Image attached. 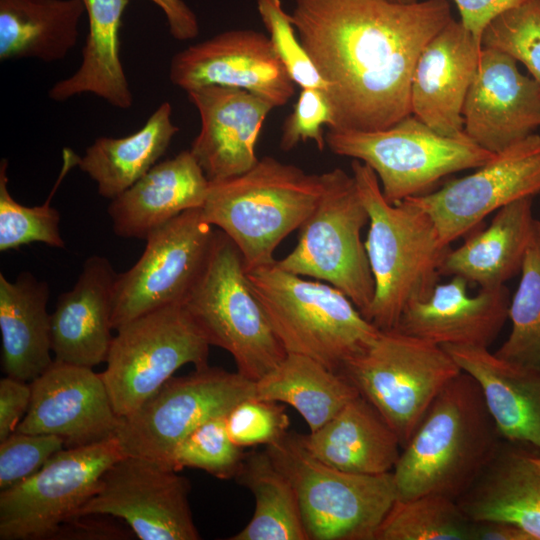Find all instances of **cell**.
Listing matches in <instances>:
<instances>
[{
    "instance_id": "46",
    "label": "cell",
    "mask_w": 540,
    "mask_h": 540,
    "mask_svg": "<svg viewBox=\"0 0 540 540\" xmlns=\"http://www.w3.org/2000/svg\"><path fill=\"white\" fill-rule=\"evenodd\" d=\"M164 13L170 34L181 41L194 39L199 34L196 14L183 0H150Z\"/></svg>"
},
{
    "instance_id": "5",
    "label": "cell",
    "mask_w": 540,
    "mask_h": 540,
    "mask_svg": "<svg viewBox=\"0 0 540 540\" xmlns=\"http://www.w3.org/2000/svg\"><path fill=\"white\" fill-rule=\"evenodd\" d=\"M246 274L286 353L307 356L340 373L381 332L328 283L304 279L276 262Z\"/></svg>"
},
{
    "instance_id": "13",
    "label": "cell",
    "mask_w": 540,
    "mask_h": 540,
    "mask_svg": "<svg viewBox=\"0 0 540 540\" xmlns=\"http://www.w3.org/2000/svg\"><path fill=\"white\" fill-rule=\"evenodd\" d=\"M255 397V381L239 372L206 365L171 377L135 412L121 417L115 437L124 456L168 464L175 447L195 428L227 415L239 402Z\"/></svg>"
},
{
    "instance_id": "26",
    "label": "cell",
    "mask_w": 540,
    "mask_h": 540,
    "mask_svg": "<svg viewBox=\"0 0 540 540\" xmlns=\"http://www.w3.org/2000/svg\"><path fill=\"white\" fill-rule=\"evenodd\" d=\"M298 438L316 459L336 469L363 475L392 472L402 446L393 429L361 395L333 418Z\"/></svg>"
},
{
    "instance_id": "33",
    "label": "cell",
    "mask_w": 540,
    "mask_h": 540,
    "mask_svg": "<svg viewBox=\"0 0 540 540\" xmlns=\"http://www.w3.org/2000/svg\"><path fill=\"white\" fill-rule=\"evenodd\" d=\"M358 395L343 374L312 358L292 353H287L274 369L255 381V398L292 406L310 432L323 426Z\"/></svg>"
},
{
    "instance_id": "7",
    "label": "cell",
    "mask_w": 540,
    "mask_h": 540,
    "mask_svg": "<svg viewBox=\"0 0 540 540\" xmlns=\"http://www.w3.org/2000/svg\"><path fill=\"white\" fill-rule=\"evenodd\" d=\"M265 450L295 490L309 540H375L397 498L392 472L363 475L331 467L313 457L298 434Z\"/></svg>"
},
{
    "instance_id": "23",
    "label": "cell",
    "mask_w": 540,
    "mask_h": 540,
    "mask_svg": "<svg viewBox=\"0 0 540 540\" xmlns=\"http://www.w3.org/2000/svg\"><path fill=\"white\" fill-rule=\"evenodd\" d=\"M117 273L103 256L87 258L75 285L57 298L51 314L54 360L83 367L106 362Z\"/></svg>"
},
{
    "instance_id": "24",
    "label": "cell",
    "mask_w": 540,
    "mask_h": 540,
    "mask_svg": "<svg viewBox=\"0 0 540 540\" xmlns=\"http://www.w3.org/2000/svg\"><path fill=\"white\" fill-rule=\"evenodd\" d=\"M442 347L478 383L501 437L540 454V369L509 362L484 347Z\"/></svg>"
},
{
    "instance_id": "8",
    "label": "cell",
    "mask_w": 540,
    "mask_h": 540,
    "mask_svg": "<svg viewBox=\"0 0 540 540\" xmlns=\"http://www.w3.org/2000/svg\"><path fill=\"white\" fill-rule=\"evenodd\" d=\"M325 142L332 153L367 164L393 204L427 194L444 177L495 156L465 133L440 135L412 114L378 131L328 129Z\"/></svg>"
},
{
    "instance_id": "36",
    "label": "cell",
    "mask_w": 540,
    "mask_h": 540,
    "mask_svg": "<svg viewBox=\"0 0 540 540\" xmlns=\"http://www.w3.org/2000/svg\"><path fill=\"white\" fill-rule=\"evenodd\" d=\"M517 290L510 299L511 331L495 354L540 369V221L535 219Z\"/></svg>"
},
{
    "instance_id": "12",
    "label": "cell",
    "mask_w": 540,
    "mask_h": 540,
    "mask_svg": "<svg viewBox=\"0 0 540 540\" xmlns=\"http://www.w3.org/2000/svg\"><path fill=\"white\" fill-rule=\"evenodd\" d=\"M123 456L116 437L57 452L34 475L0 491V539H54Z\"/></svg>"
},
{
    "instance_id": "21",
    "label": "cell",
    "mask_w": 540,
    "mask_h": 540,
    "mask_svg": "<svg viewBox=\"0 0 540 540\" xmlns=\"http://www.w3.org/2000/svg\"><path fill=\"white\" fill-rule=\"evenodd\" d=\"M481 43L453 18L426 44L410 87L411 114L443 136L464 134L462 110Z\"/></svg>"
},
{
    "instance_id": "20",
    "label": "cell",
    "mask_w": 540,
    "mask_h": 540,
    "mask_svg": "<svg viewBox=\"0 0 540 540\" xmlns=\"http://www.w3.org/2000/svg\"><path fill=\"white\" fill-rule=\"evenodd\" d=\"M187 95L201 120L190 151L207 179L225 180L250 170L259 160L257 139L274 106L246 90L223 86H203Z\"/></svg>"
},
{
    "instance_id": "9",
    "label": "cell",
    "mask_w": 540,
    "mask_h": 540,
    "mask_svg": "<svg viewBox=\"0 0 540 540\" xmlns=\"http://www.w3.org/2000/svg\"><path fill=\"white\" fill-rule=\"evenodd\" d=\"M322 179V195L299 228L295 248L276 264L336 287L369 320L375 284L361 239L369 214L352 174L334 168L322 173Z\"/></svg>"
},
{
    "instance_id": "42",
    "label": "cell",
    "mask_w": 540,
    "mask_h": 540,
    "mask_svg": "<svg viewBox=\"0 0 540 540\" xmlns=\"http://www.w3.org/2000/svg\"><path fill=\"white\" fill-rule=\"evenodd\" d=\"M64 448L56 435L13 432L0 441V491L34 475Z\"/></svg>"
},
{
    "instance_id": "16",
    "label": "cell",
    "mask_w": 540,
    "mask_h": 540,
    "mask_svg": "<svg viewBox=\"0 0 540 540\" xmlns=\"http://www.w3.org/2000/svg\"><path fill=\"white\" fill-rule=\"evenodd\" d=\"M540 193V135L533 133L439 190L406 198L433 220L450 246L485 217L519 199Z\"/></svg>"
},
{
    "instance_id": "27",
    "label": "cell",
    "mask_w": 540,
    "mask_h": 540,
    "mask_svg": "<svg viewBox=\"0 0 540 540\" xmlns=\"http://www.w3.org/2000/svg\"><path fill=\"white\" fill-rule=\"evenodd\" d=\"M49 287L28 271L14 282L0 273L2 369L10 377L32 382L54 361L51 358Z\"/></svg>"
},
{
    "instance_id": "18",
    "label": "cell",
    "mask_w": 540,
    "mask_h": 540,
    "mask_svg": "<svg viewBox=\"0 0 540 540\" xmlns=\"http://www.w3.org/2000/svg\"><path fill=\"white\" fill-rule=\"evenodd\" d=\"M30 385L29 408L16 431L59 436L65 448L115 437L120 417L92 368L54 360Z\"/></svg>"
},
{
    "instance_id": "19",
    "label": "cell",
    "mask_w": 540,
    "mask_h": 540,
    "mask_svg": "<svg viewBox=\"0 0 540 540\" xmlns=\"http://www.w3.org/2000/svg\"><path fill=\"white\" fill-rule=\"evenodd\" d=\"M517 63L502 51L482 47L464 101V133L494 154L540 127V86Z\"/></svg>"
},
{
    "instance_id": "4",
    "label": "cell",
    "mask_w": 540,
    "mask_h": 540,
    "mask_svg": "<svg viewBox=\"0 0 540 540\" xmlns=\"http://www.w3.org/2000/svg\"><path fill=\"white\" fill-rule=\"evenodd\" d=\"M322 192V174L265 156L243 174L210 182L201 215L232 240L251 271L276 262L275 249L302 226Z\"/></svg>"
},
{
    "instance_id": "15",
    "label": "cell",
    "mask_w": 540,
    "mask_h": 540,
    "mask_svg": "<svg viewBox=\"0 0 540 540\" xmlns=\"http://www.w3.org/2000/svg\"><path fill=\"white\" fill-rule=\"evenodd\" d=\"M189 481L168 464L123 456L100 479L79 515L119 518L141 540H198Z\"/></svg>"
},
{
    "instance_id": "31",
    "label": "cell",
    "mask_w": 540,
    "mask_h": 540,
    "mask_svg": "<svg viewBox=\"0 0 540 540\" xmlns=\"http://www.w3.org/2000/svg\"><path fill=\"white\" fill-rule=\"evenodd\" d=\"M83 0H0V60H62L79 38Z\"/></svg>"
},
{
    "instance_id": "11",
    "label": "cell",
    "mask_w": 540,
    "mask_h": 540,
    "mask_svg": "<svg viewBox=\"0 0 540 540\" xmlns=\"http://www.w3.org/2000/svg\"><path fill=\"white\" fill-rule=\"evenodd\" d=\"M116 332L100 376L120 418L135 412L182 366L208 365L210 344L183 304L145 313Z\"/></svg>"
},
{
    "instance_id": "44",
    "label": "cell",
    "mask_w": 540,
    "mask_h": 540,
    "mask_svg": "<svg viewBox=\"0 0 540 540\" xmlns=\"http://www.w3.org/2000/svg\"><path fill=\"white\" fill-rule=\"evenodd\" d=\"M31 385L5 376L0 380V441L16 431L31 401Z\"/></svg>"
},
{
    "instance_id": "30",
    "label": "cell",
    "mask_w": 540,
    "mask_h": 540,
    "mask_svg": "<svg viewBox=\"0 0 540 540\" xmlns=\"http://www.w3.org/2000/svg\"><path fill=\"white\" fill-rule=\"evenodd\" d=\"M88 34L82 61L70 77L56 82L50 99L65 101L85 93L94 94L119 109L133 105V94L120 59L119 31L129 0H83Z\"/></svg>"
},
{
    "instance_id": "10",
    "label": "cell",
    "mask_w": 540,
    "mask_h": 540,
    "mask_svg": "<svg viewBox=\"0 0 540 540\" xmlns=\"http://www.w3.org/2000/svg\"><path fill=\"white\" fill-rule=\"evenodd\" d=\"M461 371L442 346L392 329L381 330L340 373L375 407L403 448L439 392Z\"/></svg>"
},
{
    "instance_id": "25",
    "label": "cell",
    "mask_w": 540,
    "mask_h": 540,
    "mask_svg": "<svg viewBox=\"0 0 540 540\" xmlns=\"http://www.w3.org/2000/svg\"><path fill=\"white\" fill-rule=\"evenodd\" d=\"M210 181L190 150L156 163L122 194L112 199L108 214L114 233L146 240L179 214L201 208Z\"/></svg>"
},
{
    "instance_id": "37",
    "label": "cell",
    "mask_w": 540,
    "mask_h": 540,
    "mask_svg": "<svg viewBox=\"0 0 540 540\" xmlns=\"http://www.w3.org/2000/svg\"><path fill=\"white\" fill-rule=\"evenodd\" d=\"M79 156L70 148L63 150V165L45 203L25 206L18 203L8 190V161L0 163V251L17 250L33 242H41L55 248H64L60 234L59 212L50 205L53 195L66 174L78 165Z\"/></svg>"
},
{
    "instance_id": "41",
    "label": "cell",
    "mask_w": 540,
    "mask_h": 540,
    "mask_svg": "<svg viewBox=\"0 0 540 540\" xmlns=\"http://www.w3.org/2000/svg\"><path fill=\"white\" fill-rule=\"evenodd\" d=\"M289 424L283 406L255 397L239 402L226 415L228 434L241 448L272 445L288 434Z\"/></svg>"
},
{
    "instance_id": "3",
    "label": "cell",
    "mask_w": 540,
    "mask_h": 540,
    "mask_svg": "<svg viewBox=\"0 0 540 540\" xmlns=\"http://www.w3.org/2000/svg\"><path fill=\"white\" fill-rule=\"evenodd\" d=\"M351 169L369 214L364 244L375 284L369 321L380 330H392L410 303L432 293L451 247L442 243L433 220L420 207L408 199L388 202L367 164L353 160Z\"/></svg>"
},
{
    "instance_id": "43",
    "label": "cell",
    "mask_w": 540,
    "mask_h": 540,
    "mask_svg": "<svg viewBox=\"0 0 540 540\" xmlns=\"http://www.w3.org/2000/svg\"><path fill=\"white\" fill-rule=\"evenodd\" d=\"M334 128V116L324 90L302 88L294 109L282 126L280 149L290 151L301 142L314 141L322 151L326 146L322 126Z\"/></svg>"
},
{
    "instance_id": "45",
    "label": "cell",
    "mask_w": 540,
    "mask_h": 540,
    "mask_svg": "<svg viewBox=\"0 0 540 540\" xmlns=\"http://www.w3.org/2000/svg\"><path fill=\"white\" fill-rule=\"evenodd\" d=\"M528 0H454L461 23L481 43L485 27L502 12Z\"/></svg>"
},
{
    "instance_id": "1",
    "label": "cell",
    "mask_w": 540,
    "mask_h": 540,
    "mask_svg": "<svg viewBox=\"0 0 540 540\" xmlns=\"http://www.w3.org/2000/svg\"><path fill=\"white\" fill-rule=\"evenodd\" d=\"M290 15L328 85L332 129L365 132L411 115L418 57L452 19L447 0H295Z\"/></svg>"
},
{
    "instance_id": "22",
    "label": "cell",
    "mask_w": 540,
    "mask_h": 540,
    "mask_svg": "<svg viewBox=\"0 0 540 540\" xmlns=\"http://www.w3.org/2000/svg\"><path fill=\"white\" fill-rule=\"evenodd\" d=\"M452 277L438 283L426 299L410 303L395 329L440 346L488 348L508 318L507 287L480 289L470 296L468 281Z\"/></svg>"
},
{
    "instance_id": "29",
    "label": "cell",
    "mask_w": 540,
    "mask_h": 540,
    "mask_svg": "<svg viewBox=\"0 0 540 540\" xmlns=\"http://www.w3.org/2000/svg\"><path fill=\"white\" fill-rule=\"evenodd\" d=\"M528 451L503 444L494 461L457 502L472 522L512 523L540 540V473Z\"/></svg>"
},
{
    "instance_id": "48",
    "label": "cell",
    "mask_w": 540,
    "mask_h": 540,
    "mask_svg": "<svg viewBox=\"0 0 540 540\" xmlns=\"http://www.w3.org/2000/svg\"><path fill=\"white\" fill-rule=\"evenodd\" d=\"M472 540H532L520 527L503 521L473 522Z\"/></svg>"
},
{
    "instance_id": "38",
    "label": "cell",
    "mask_w": 540,
    "mask_h": 540,
    "mask_svg": "<svg viewBox=\"0 0 540 540\" xmlns=\"http://www.w3.org/2000/svg\"><path fill=\"white\" fill-rule=\"evenodd\" d=\"M244 458L242 448L230 438L226 415L199 425L173 450L168 465L179 471L197 468L220 478L236 477Z\"/></svg>"
},
{
    "instance_id": "17",
    "label": "cell",
    "mask_w": 540,
    "mask_h": 540,
    "mask_svg": "<svg viewBox=\"0 0 540 540\" xmlns=\"http://www.w3.org/2000/svg\"><path fill=\"white\" fill-rule=\"evenodd\" d=\"M169 78L186 92L210 85L243 89L274 108L295 92L269 37L252 29L228 30L179 51L171 59Z\"/></svg>"
},
{
    "instance_id": "47",
    "label": "cell",
    "mask_w": 540,
    "mask_h": 540,
    "mask_svg": "<svg viewBox=\"0 0 540 540\" xmlns=\"http://www.w3.org/2000/svg\"><path fill=\"white\" fill-rule=\"evenodd\" d=\"M85 520V516H78L64 524L54 539H123L125 533L115 525L103 520Z\"/></svg>"
},
{
    "instance_id": "32",
    "label": "cell",
    "mask_w": 540,
    "mask_h": 540,
    "mask_svg": "<svg viewBox=\"0 0 540 540\" xmlns=\"http://www.w3.org/2000/svg\"><path fill=\"white\" fill-rule=\"evenodd\" d=\"M179 128L172 106L163 102L136 132L121 138L99 137L87 147L78 167L112 200L145 175L166 152Z\"/></svg>"
},
{
    "instance_id": "2",
    "label": "cell",
    "mask_w": 540,
    "mask_h": 540,
    "mask_svg": "<svg viewBox=\"0 0 540 540\" xmlns=\"http://www.w3.org/2000/svg\"><path fill=\"white\" fill-rule=\"evenodd\" d=\"M476 380L461 371L439 392L392 471L396 499L436 494L458 500L503 442Z\"/></svg>"
},
{
    "instance_id": "49",
    "label": "cell",
    "mask_w": 540,
    "mask_h": 540,
    "mask_svg": "<svg viewBox=\"0 0 540 540\" xmlns=\"http://www.w3.org/2000/svg\"><path fill=\"white\" fill-rule=\"evenodd\" d=\"M528 458L532 466L540 473V454H534L528 451Z\"/></svg>"
},
{
    "instance_id": "40",
    "label": "cell",
    "mask_w": 540,
    "mask_h": 540,
    "mask_svg": "<svg viewBox=\"0 0 540 540\" xmlns=\"http://www.w3.org/2000/svg\"><path fill=\"white\" fill-rule=\"evenodd\" d=\"M256 5L273 50L292 81L301 88L327 92L328 85L302 46L291 15L283 9L281 0H256Z\"/></svg>"
},
{
    "instance_id": "35",
    "label": "cell",
    "mask_w": 540,
    "mask_h": 540,
    "mask_svg": "<svg viewBox=\"0 0 540 540\" xmlns=\"http://www.w3.org/2000/svg\"><path fill=\"white\" fill-rule=\"evenodd\" d=\"M472 531L473 522L456 500L425 494L396 499L375 540H472Z\"/></svg>"
},
{
    "instance_id": "28",
    "label": "cell",
    "mask_w": 540,
    "mask_h": 540,
    "mask_svg": "<svg viewBox=\"0 0 540 540\" xmlns=\"http://www.w3.org/2000/svg\"><path fill=\"white\" fill-rule=\"evenodd\" d=\"M533 197L519 199L496 211L489 226L447 253L442 275L460 276L493 289L520 274L535 218Z\"/></svg>"
},
{
    "instance_id": "14",
    "label": "cell",
    "mask_w": 540,
    "mask_h": 540,
    "mask_svg": "<svg viewBox=\"0 0 540 540\" xmlns=\"http://www.w3.org/2000/svg\"><path fill=\"white\" fill-rule=\"evenodd\" d=\"M214 233L201 208L187 210L152 231L138 261L117 274L113 329L158 308L182 304L204 267Z\"/></svg>"
},
{
    "instance_id": "50",
    "label": "cell",
    "mask_w": 540,
    "mask_h": 540,
    "mask_svg": "<svg viewBox=\"0 0 540 540\" xmlns=\"http://www.w3.org/2000/svg\"><path fill=\"white\" fill-rule=\"evenodd\" d=\"M394 2H398V3H412V2H416L417 0H392Z\"/></svg>"
},
{
    "instance_id": "39",
    "label": "cell",
    "mask_w": 540,
    "mask_h": 540,
    "mask_svg": "<svg viewBox=\"0 0 540 540\" xmlns=\"http://www.w3.org/2000/svg\"><path fill=\"white\" fill-rule=\"evenodd\" d=\"M481 46L522 63L540 86V0H528L492 19L482 33Z\"/></svg>"
},
{
    "instance_id": "6",
    "label": "cell",
    "mask_w": 540,
    "mask_h": 540,
    "mask_svg": "<svg viewBox=\"0 0 540 540\" xmlns=\"http://www.w3.org/2000/svg\"><path fill=\"white\" fill-rule=\"evenodd\" d=\"M182 304L209 344L231 354L237 372L252 381L287 354L250 287L240 251L221 230Z\"/></svg>"
},
{
    "instance_id": "34",
    "label": "cell",
    "mask_w": 540,
    "mask_h": 540,
    "mask_svg": "<svg viewBox=\"0 0 540 540\" xmlns=\"http://www.w3.org/2000/svg\"><path fill=\"white\" fill-rule=\"evenodd\" d=\"M235 478L252 492L255 510L230 540H309L295 490L266 450L245 454Z\"/></svg>"
}]
</instances>
